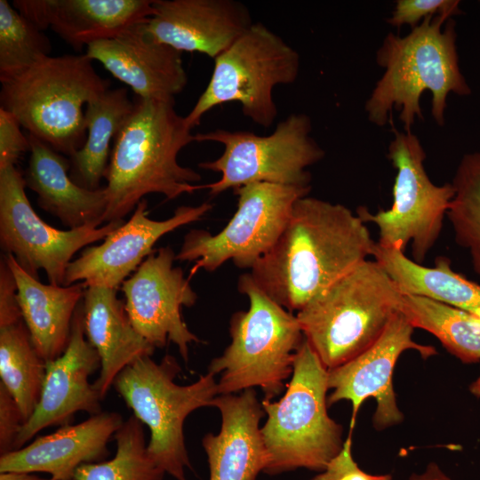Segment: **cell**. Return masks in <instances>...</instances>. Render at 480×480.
<instances>
[{"label":"cell","instance_id":"6da1fadb","mask_svg":"<svg viewBox=\"0 0 480 480\" xmlns=\"http://www.w3.org/2000/svg\"><path fill=\"white\" fill-rule=\"evenodd\" d=\"M375 244L350 209L306 196L294 203L279 238L249 274L273 300L298 312L372 256Z\"/></svg>","mask_w":480,"mask_h":480},{"label":"cell","instance_id":"7a4b0ae2","mask_svg":"<svg viewBox=\"0 0 480 480\" xmlns=\"http://www.w3.org/2000/svg\"><path fill=\"white\" fill-rule=\"evenodd\" d=\"M175 101L136 97L133 108L115 138L106 172L108 205L104 223L124 220L145 196L172 200L204 188L201 175L178 162L179 153L195 141Z\"/></svg>","mask_w":480,"mask_h":480},{"label":"cell","instance_id":"3957f363","mask_svg":"<svg viewBox=\"0 0 480 480\" xmlns=\"http://www.w3.org/2000/svg\"><path fill=\"white\" fill-rule=\"evenodd\" d=\"M455 28L449 14L440 13L425 18L404 36H386L376 52L384 73L365 103L370 122L392 124L396 108L404 132H411L415 119H423L420 100L429 91L432 116L438 125L444 124L448 95L471 92L459 66Z\"/></svg>","mask_w":480,"mask_h":480},{"label":"cell","instance_id":"277c9868","mask_svg":"<svg viewBox=\"0 0 480 480\" xmlns=\"http://www.w3.org/2000/svg\"><path fill=\"white\" fill-rule=\"evenodd\" d=\"M0 82L1 108L12 113L28 133L68 157L87 137L84 106L110 84L85 53L48 56Z\"/></svg>","mask_w":480,"mask_h":480},{"label":"cell","instance_id":"5b68a950","mask_svg":"<svg viewBox=\"0 0 480 480\" xmlns=\"http://www.w3.org/2000/svg\"><path fill=\"white\" fill-rule=\"evenodd\" d=\"M403 293L384 268L366 260L299 310L305 339L329 371L371 347L399 312Z\"/></svg>","mask_w":480,"mask_h":480},{"label":"cell","instance_id":"8992f818","mask_svg":"<svg viewBox=\"0 0 480 480\" xmlns=\"http://www.w3.org/2000/svg\"><path fill=\"white\" fill-rule=\"evenodd\" d=\"M328 370L305 339L296 353L284 396L263 399L260 428L269 475L298 468L322 472L341 450L342 427L327 412Z\"/></svg>","mask_w":480,"mask_h":480},{"label":"cell","instance_id":"52a82bcc","mask_svg":"<svg viewBox=\"0 0 480 480\" xmlns=\"http://www.w3.org/2000/svg\"><path fill=\"white\" fill-rule=\"evenodd\" d=\"M237 289L249 298V309L232 316L231 343L208 372L221 373L218 395L258 387L270 400L284 390L305 336L296 316L260 289L249 273L239 276Z\"/></svg>","mask_w":480,"mask_h":480},{"label":"cell","instance_id":"ba28073f","mask_svg":"<svg viewBox=\"0 0 480 480\" xmlns=\"http://www.w3.org/2000/svg\"><path fill=\"white\" fill-rule=\"evenodd\" d=\"M181 372L176 358L165 355L160 363L151 356L139 358L124 368L113 387L150 430L148 452L153 460L176 480H187L185 469L191 468L185 445L183 425L195 410L212 406L218 396L214 374L207 372L189 385H178Z\"/></svg>","mask_w":480,"mask_h":480},{"label":"cell","instance_id":"9c48e42d","mask_svg":"<svg viewBox=\"0 0 480 480\" xmlns=\"http://www.w3.org/2000/svg\"><path fill=\"white\" fill-rule=\"evenodd\" d=\"M299 71V53L263 23H253L214 59L211 79L185 118L193 129L214 107L238 102L246 117L268 128L277 116L274 88L293 84Z\"/></svg>","mask_w":480,"mask_h":480},{"label":"cell","instance_id":"30bf717a","mask_svg":"<svg viewBox=\"0 0 480 480\" xmlns=\"http://www.w3.org/2000/svg\"><path fill=\"white\" fill-rule=\"evenodd\" d=\"M311 132L310 117L295 113L279 122L266 136L226 129L195 134L196 142H217L224 148L218 158L198 164L201 169L220 173L218 180L204 185V188L215 196L229 188L256 182L311 187V174L307 168L325 155Z\"/></svg>","mask_w":480,"mask_h":480},{"label":"cell","instance_id":"8fae6325","mask_svg":"<svg viewBox=\"0 0 480 480\" xmlns=\"http://www.w3.org/2000/svg\"><path fill=\"white\" fill-rule=\"evenodd\" d=\"M391 126L394 139L388 157L396 170L392 205L376 213L360 206L356 215L378 227L379 244L405 252L411 244L412 260L422 264L441 235L454 189L451 182L439 186L431 181L419 138L412 132L396 130L394 124Z\"/></svg>","mask_w":480,"mask_h":480},{"label":"cell","instance_id":"7c38bea8","mask_svg":"<svg viewBox=\"0 0 480 480\" xmlns=\"http://www.w3.org/2000/svg\"><path fill=\"white\" fill-rule=\"evenodd\" d=\"M310 190L268 182L235 188L237 209L225 228L215 235L190 230L176 260L195 262L191 275L200 268L212 272L228 260L239 268H252L279 238L294 203Z\"/></svg>","mask_w":480,"mask_h":480},{"label":"cell","instance_id":"4fadbf2b","mask_svg":"<svg viewBox=\"0 0 480 480\" xmlns=\"http://www.w3.org/2000/svg\"><path fill=\"white\" fill-rule=\"evenodd\" d=\"M24 176L15 165L0 170V244L20 268L38 279L44 270L49 284H65L66 272L74 255L103 240L124 220L99 228L91 226L68 230L44 222L32 208L25 192Z\"/></svg>","mask_w":480,"mask_h":480},{"label":"cell","instance_id":"5bb4252c","mask_svg":"<svg viewBox=\"0 0 480 480\" xmlns=\"http://www.w3.org/2000/svg\"><path fill=\"white\" fill-rule=\"evenodd\" d=\"M172 247L155 250L127 278L121 290L129 318L137 332L154 348L174 343L185 363L191 343L201 342L187 326L183 307L196 304L197 294L180 267Z\"/></svg>","mask_w":480,"mask_h":480},{"label":"cell","instance_id":"9a60e30c","mask_svg":"<svg viewBox=\"0 0 480 480\" xmlns=\"http://www.w3.org/2000/svg\"><path fill=\"white\" fill-rule=\"evenodd\" d=\"M413 331V326L399 311L371 347L328 371V387L333 391L327 397V404L332 405L341 400L350 401V430L354 428L361 404L369 397L376 402L372 420L377 429L395 426L403 420L404 415L397 405L392 383L397 359L406 350H415L423 358L436 354L433 346L414 341Z\"/></svg>","mask_w":480,"mask_h":480},{"label":"cell","instance_id":"2e32d148","mask_svg":"<svg viewBox=\"0 0 480 480\" xmlns=\"http://www.w3.org/2000/svg\"><path fill=\"white\" fill-rule=\"evenodd\" d=\"M212 208L210 203L176 208L170 218L155 220L148 217V202L143 198L131 218L103 239L102 244L85 247L68 266L65 284L83 283L85 287H121L155 250L165 234L201 220Z\"/></svg>","mask_w":480,"mask_h":480},{"label":"cell","instance_id":"e0dca14e","mask_svg":"<svg viewBox=\"0 0 480 480\" xmlns=\"http://www.w3.org/2000/svg\"><path fill=\"white\" fill-rule=\"evenodd\" d=\"M98 369H100V357L85 336L82 300L73 316L66 350L46 363L39 403L18 435L13 451L25 446L46 428L70 424L76 412L90 415L101 412V399L89 382V377Z\"/></svg>","mask_w":480,"mask_h":480},{"label":"cell","instance_id":"ac0fdd59","mask_svg":"<svg viewBox=\"0 0 480 480\" xmlns=\"http://www.w3.org/2000/svg\"><path fill=\"white\" fill-rule=\"evenodd\" d=\"M144 23L156 41L215 59L252 24L248 7L236 0H153Z\"/></svg>","mask_w":480,"mask_h":480},{"label":"cell","instance_id":"d6986e66","mask_svg":"<svg viewBox=\"0 0 480 480\" xmlns=\"http://www.w3.org/2000/svg\"><path fill=\"white\" fill-rule=\"evenodd\" d=\"M145 22L89 44L85 54L128 85L136 97L174 100L188 83L181 52L152 38Z\"/></svg>","mask_w":480,"mask_h":480},{"label":"cell","instance_id":"ffe728a7","mask_svg":"<svg viewBox=\"0 0 480 480\" xmlns=\"http://www.w3.org/2000/svg\"><path fill=\"white\" fill-rule=\"evenodd\" d=\"M116 412H101L75 424L60 426L29 444L0 456V473H47L56 480H74L76 469L105 460L108 444L124 423Z\"/></svg>","mask_w":480,"mask_h":480},{"label":"cell","instance_id":"44dd1931","mask_svg":"<svg viewBox=\"0 0 480 480\" xmlns=\"http://www.w3.org/2000/svg\"><path fill=\"white\" fill-rule=\"evenodd\" d=\"M12 4L39 29L50 28L77 52L154 14L153 0H14Z\"/></svg>","mask_w":480,"mask_h":480},{"label":"cell","instance_id":"7402d4cb","mask_svg":"<svg viewBox=\"0 0 480 480\" xmlns=\"http://www.w3.org/2000/svg\"><path fill=\"white\" fill-rule=\"evenodd\" d=\"M212 406L220 412L221 427L217 435L208 433L202 440L209 480H256L268 462L260 428L266 412L256 391L218 395Z\"/></svg>","mask_w":480,"mask_h":480},{"label":"cell","instance_id":"603a6c76","mask_svg":"<svg viewBox=\"0 0 480 480\" xmlns=\"http://www.w3.org/2000/svg\"><path fill=\"white\" fill-rule=\"evenodd\" d=\"M30 143L26 186L36 193L41 209L72 228L102 226L108 205L105 187L90 190L76 184L68 173L70 160L50 146L27 134Z\"/></svg>","mask_w":480,"mask_h":480},{"label":"cell","instance_id":"cb8c5ba5","mask_svg":"<svg viewBox=\"0 0 480 480\" xmlns=\"http://www.w3.org/2000/svg\"><path fill=\"white\" fill-rule=\"evenodd\" d=\"M116 292V289L90 286L83 299L85 336L100 357V374L92 386L101 400L124 368L151 356L156 348L134 329Z\"/></svg>","mask_w":480,"mask_h":480},{"label":"cell","instance_id":"d4e9b609","mask_svg":"<svg viewBox=\"0 0 480 480\" xmlns=\"http://www.w3.org/2000/svg\"><path fill=\"white\" fill-rule=\"evenodd\" d=\"M17 284V298L23 321L39 356L51 362L66 350L72 321L86 287L44 284L23 270L12 254H5Z\"/></svg>","mask_w":480,"mask_h":480},{"label":"cell","instance_id":"484cf974","mask_svg":"<svg viewBox=\"0 0 480 480\" xmlns=\"http://www.w3.org/2000/svg\"><path fill=\"white\" fill-rule=\"evenodd\" d=\"M372 257L402 293L426 297L480 317V284L454 271L449 258L438 256L434 267H425L398 247H384L377 242Z\"/></svg>","mask_w":480,"mask_h":480},{"label":"cell","instance_id":"4316f807","mask_svg":"<svg viewBox=\"0 0 480 480\" xmlns=\"http://www.w3.org/2000/svg\"><path fill=\"white\" fill-rule=\"evenodd\" d=\"M133 108L126 88L108 89L85 106L87 137L70 157V178L79 186L96 190L106 176L115 140Z\"/></svg>","mask_w":480,"mask_h":480},{"label":"cell","instance_id":"83f0119b","mask_svg":"<svg viewBox=\"0 0 480 480\" xmlns=\"http://www.w3.org/2000/svg\"><path fill=\"white\" fill-rule=\"evenodd\" d=\"M399 311L413 328L433 334L461 362L480 361V317L422 296L403 293Z\"/></svg>","mask_w":480,"mask_h":480},{"label":"cell","instance_id":"f1b7e54d","mask_svg":"<svg viewBox=\"0 0 480 480\" xmlns=\"http://www.w3.org/2000/svg\"><path fill=\"white\" fill-rule=\"evenodd\" d=\"M46 363L35 348L23 321L0 326V383L16 401L25 423L42 393Z\"/></svg>","mask_w":480,"mask_h":480},{"label":"cell","instance_id":"f546056e","mask_svg":"<svg viewBox=\"0 0 480 480\" xmlns=\"http://www.w3.org/2000/svg\"><path fill=\"white\" fill-rule=\"evenodd\" d=\"M114 438L115 456L80 466L74 480H163L165 472L148 454L143 423L136 416L126 419Z\"/></svg>","mask_w":480,"mask_h":480},{"label":"cell","instance_id":"4dcf8cb0","mask_svg":"<svg viewBox=\"0 0 480 480\" xmlns=\"http://www.w3.org/2000/svg\"><path fill=\"white\" fill-rule=\"evenodd\" d=\"M451 183L454 196L446 217L455 242L467 250L480 276V152L462 156Z\"/></svg>","mask_w":480,"mask_h":480},{"label":"cell","instance_id":"1f68e13d","mask_svg":"<svg viewBox=\"0 0 480 480\" xmlns=\"http://www.w3.org/2000/svg\"><path fill=\"white\" fill-rule=\"evenodd\" d=\"M51 51L48 36L12 4L0 0V80L26 71L51 56Z\"/></svg>","mask_w":480,"mask_h":480},{"label":"cell","instance_id":"d6a6232c","mask_svg":"<svg viewBox=\"0 0 480 480\" xmlns=\"http://www.w3.org/2000/svg\"><path fill=\"white\" fill-rule=\"evenodd\" d=\"M459 4L457 0H398L388 21L393 27L406 24L412 28L431 15L460 13Z\"/></svg>","mask_w":480,"mask_h":480},{"label":"cell","instance_id":"836d02e7","mask_svg":"<svg viewBox=\"0 0 480 480\" xmlns=\"http://www.w3.org/2000/svg\"><path fill=\"white\" fill-rule=\"evenodd\" d=\"M20 128L16 117L0 107V170L15 165L30 150L28 137Z\"/></svg>","mask_w":480,"mask_h":480},{"label":"cell","instance_id":"e575fe53","mask_svg":"<svg viewBox=\"0 0 480 480\" xmlns=\"http://www.w3.org/2000/svg\"><path fill=\"white\" fill-rule=\"evenodd\" d=\"M351 436L352 430L344 441L340 452L312 480H391L390 475H371L358 467L352 456Z\"/></svg>","mask_w":480,"mask_h":480},{"label":"cell","instance_id":"d590c367","mask_svg":"<svg viewBox=\"0 0 480 480\" xmlns=\"http://www.w3.org/2000/svg\"><path fill=\"white\" fill-rule=\"evenodd\" d=\"M25 420L12 397L0 383V454L14 450V444Z\"/></svg>","mask_w":480,"mask_h":480},{"label":"cell","instance_id":"8d00e7d4","mask_svg":"<svg viewBox=\"0 0 480 480\" xmlns=\"http://www.w3.org/2000/svg\"><path fill=\"white\" fill-rule=\"evenodd\" d=\"M23 319L17 298V284L13 273L4 254L0 260V326Z\"/></svg>","mask_w":480,"mask_h":480},{"label":"cell","instance_id":"74e56055","mask_svg":"<svg viewBox=\"0 0 480 480\" xmlns=\"http://www.w3.org/2000/svg\"><path fill=\"white\" fill-rule=\"evenodd\" d=\"M409 480H452L435 462L428 464L425 470L418 475H412Z\"/></svg>","mask_w":480,"mask_h":480},{"label":"cell","instance_id":"f35d334b","mask_svg":"<svg viewBox=\"0 0 480 480\" xmlns=\"http://www.w3.org/2000/svg\"><path fill=\"white\" fill-rule=\"evenodd\" d=\"M33 473L7 471L0 473V480H38Z\"/></svg>","mask_w":480,"mask_h":480},{"label":"cell","instance_id":"ab89813d","mask_svg":"<svg viewBox=\"0 0 480 480\" xmlns=\"http://www.w3.org/2000/svg\"><path fill=\"white\" fill-rule=\"evenodd\" d=\"M470 391L475 396L480 397V375L478 378L471 384Z\"/></svg>","mask_w":480,"mask_h":480},{"label":"cell","instance_id":"60d3db41","mask_svg":"<svg viewBox=\"0 0 480 480\" xmlns=\"http://www.w3.org/2000/svg\"><path fill=\"white\" fill-rule=\"evenodd\" d=\"M38 480H56V479H54V478H52V477H50V478H47V479L39 478Z\"/></svg>","mask_w":480,"mask_h":480}]
</instances>
